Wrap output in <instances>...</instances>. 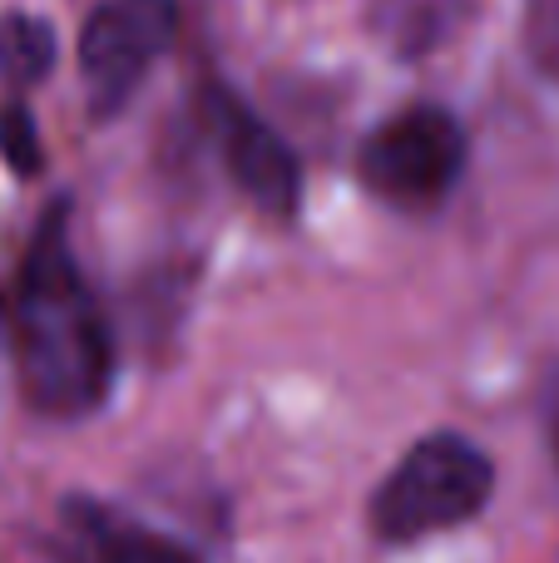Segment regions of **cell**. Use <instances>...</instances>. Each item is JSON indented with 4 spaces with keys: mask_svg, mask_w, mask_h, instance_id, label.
<instances>
[{
    "mask_svg": "<svg viewBox=\"0 0 559 563\" xmlns=\"http://www.w3.org/2000/svg\"><path fill=\"white\" fill-rule=\"evenodd\" d=\"M15 366L30 406L85 416L109 386V336L65 243V208L35 228L15 297Z\"/></svg>",
    "mask_w": 559,
    "mask_h": 563,
    "instance_id": "obj_1",
    "label": "cell"
},
{
    "mask_svg": "<svg viewBox=\"0 0 559 563\" xmlns=\"http://www.w3.org/2000/svg\"><path fill=\"white\" fill-rule=\"evenodd\" d=\"M491 489V455L475 440L441 430V435H426L386 475V485L372 499V529L386 544H412V539L441 534V529L481 515Z\"/></svg>",
    "mask_w": 559,
    "mask_h": 563,
    "instance_id": "obj_2",
    "label": "cell"
},
{
    "mask_svg": "<svg viewBox=\"0 0 559 563\" xmlns=\"http://www.w3.org/2000/svg\"><path fill=\"white\" fill-rule=\"evenodd\" d=\"M465 168V134L446 109H406L362 144V178L396 208H431Z\"/></svg>",
    "mask_w": 559,
    "mask_h": 563,
    "instance_id": "obj_3",
    "label": "cell"
},
{
    "mask_svg": "<svg viewBox=\"0 0 559 563\" xmlns=\"http://www.w3.org/2000/svg\"><path fill=\"white\" fill-rule=\"evenodd\" d=\"M178 35V5L174 0H105L85 20L79 35V65L89 79V99L99 114H114L144 69L174 45Z\"/></svg>",
    "mask_w": 559,
    "mask_h": 563,
    "instance_id": "obj_4",
    "label": "cell"
},
{
    "mask_svg": "<svg viewBox=\"0 0 559 563\" xmlns=\"http://www.w3.org/2000/svg\"><path fill=\"white\" fill-rule=\"evenodd\" d=\"M208 124L218 134V148H223V164L233 174V184L263 213H293L297 194H303V174H297L293 148L228 89H208Z\"/></svg>",
    "mask_w": 559,
    "mask_h": 563,
    "instance_id": "obj_5",
    "label": "cell"
},
{
    "mask_svg": "<svg viewBox=\"0 0 559 563\" xmlns=\"http://www.w3.org/2000/svg\"><path fill=\"white\" fill-rule=\"evenodd\" d=\"M55 65V30L40 15H6L0 20V75L6 85L25 89L40 85Z\"/></svg>",
    "mask_w": 559,
    "mask_h": 563,
    "instance_id": "obj_6",
    "label": "cell"
},
{
    "mask_svg": "<svg viewBox=\"0 0 559 563\" xmlns=\"http://www.w3.org/2000/svg\"><path fill=\"white\" fill-rule=\"evenodd\" d=\"M0 154L15 174H40V129L20 99H10L0 109Z\"/></svg>",
    "mask_w": 559,
    "mask_h": 563,
    "instance_id": "obj_7",
    "label": "cell"
},
{
    "mask_svg": "<svg viewBox=\"0 0 559 563\" xmlns=\"http://www.w3.org/2000/svg\"><path fill=\"white\" fill-rule=\"evenodd\" d=\"M105 563H194L178 544L168 539H149V534H124L114 549H109Z\"/></svg>",
    "mask_w": 559,
    "mask_h": 563,
    "instance_id": "obj_8",
    "label": "cell"
}]
</instances>
